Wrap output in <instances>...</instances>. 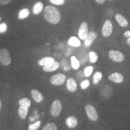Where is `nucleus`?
I'll use <instances>...</instances> for the list:
<instances>
[{"mask_svg":"<svg viewBox=\"0 0 130 130\" xmlns=\"http://www.w3.org/2000/svg\"><path fill=\"white\" fill-rule=\"evenodd\" d=\"M50 1L52 4L57 5V6H61L64 4L65 0H50Z\"/></svg>","mask_w":130,"mask_h":130,"instance_id":"29","label":"nucleus"},{"mask_svg":"<svg viewBox=\"0 0 130 130\" xmlns=\"http://www.w3.org/2000/svg\"><path fill=\"white\" fill-rule=\"evenodd\" d=\"M98 36L97 33L95 31H90L88 32L86 38L84 39V46L86 47H89L93 43Z\"/></svg>","mask_w":130,"mask_h":130,"instance_id":"9","label":"nucleus"},{"mask_svg":"<svg viewBox=\"0 0 130 130\" xmlns=\"http://www.w3.org/2000/svg\"><path fill=\"white\" fill-rule=\"evenodd\" d=\"M29 108L23 106H20L19 107L18 109V114L19 116L22 119H25L28 115Z\"/></svg>","mask_w":130,"mask_h":130,"instance_id":"17","label":"nucleus"},{"mask_svg":"<svg viewBox=\"0 0 130 130\" xmlns=\"http://www.w3.org/2000/svg\"><path fill=\"white\" fill-rule=\"evenodd\" d=\"M124 36L127 37L128 39H130V30L126 31L124 32Z\"/></svg>","mask_w":130,"mask_h":130,"instance_id":"32","label":"nucleus"},{"mask_svg":"<svg viewBox=\"0 0 130 130\" xmlns=\"http://www.w3.org/2000/svg\"><path fill=\"white\" fill-rule=\"evenodd\" d=\"M7 30V25L5 23H2L0 24V33L5 32Z\"/></svg>","mask_w":130,"mask_h":130,"instance_id":"30","label":"nucleus"},{"mask_svg":"<svg viewBox=\"0 0 130 130\" xmlns=\"http://www.w3.org/2000/svg\"><path fill=\"white\" fill-rule=\"evenodd\" d=\"M68 43H69V45L75 47H78L79 46L81 45V42L79 41L78 39H77L76 37H71V38L69 39V41H68Z\"/></svg>","mask_w":130,"mask_h":130,"instance_id":"19","label":"nucleus"},{"mask_svg":"<svg viewBox=\"0 0 130 130\" xmlns=\"http://www.w3.org/2000/svg\"><path fill=\"white\" fill-rule=\"evenodd\" d=\"M12 0H1V4L3 5H5L7 4L8 3H9L10 2H11Z\"/></svg>","mask_w":130,"mask_h":130,"instance_id":"31","label":"nucleus"},{"mask_svg":"<svg viewBox=\"0 0 130 130\" xmlns=\"http://www.w3.org/2000/svg\"><path fill=\"white\" fill-rule=\"evenodd\" d=\"M81 87L82 89H87V87L90 86V81H89L88 79H86V80H84L82 81L81 83Z\"/></svg>","mask_w":130,"mask_h":130,"instance_id":"28","label":"nucleus"},{"mask_svg":"<svg viewBox=\"0 0 130 130\" xmlns=\"http://www.w3.org/2000/svg\"><path fill=\"white\" fill-rule=\"evenodd\" d=\"M42 130H57V126L54 123H50L46 124Z\"/></svg>","mask_w":130,"mask_h":130,"instance_id":"25","label":"nucleus"},{"mask_svg":"<svg viewBox=\"0 0 130 130\" xmlns=\"http://www.w3.org/2000/svg\"><path fill=\"white\" fill-rule=\"evenodd\" d=\"M66 87L68 90L71 92H74L77 89V83L76 81L72 78H69L68 79Z\"/></svg>","mask_w":130,"mask_h":130,"instance_id":"11","label":"nucleus"},{"mask_svg":"<svg viewBox=\"0 0 130 130\" xmlns=\"http://www.w3.org/2000/svg\"><path fill=\"white\" fill-rule=\"evenodd\" d=\"M108 56L110 58L115 62H122L124 60L125 57L121 52L116 51V50H111L108 53Z\"/></svg>","mask_w":130,"mask_h":130,"instance_id":"5","label":"nucleus"},{"mask_svg":"<svg viewBox=\"0 0 130 130\" xmlns=\"http://www.w3.org/2000/svg\"><path fill=\"white\" fill-rule=\"evenodd\" d=\"M127 43H128V44H130V39H128Z\"/></svg>","mask_w":130,"mask_h":130,"instance_id":"34","label":"nucleus"},{"mask_svg":"<svg viewBox=\"0 0 130 130\" xmlns=\"http://www.w3.org/2000/svg\"><path fill=\"white\" fill-rule=\"evenodd\" d=\"M66 77L63 74H58L54 75L51 78L52 84L55 86H59L63 84L66 81Z\"/></svg>","mask_w":130,"mask_h":130,"instance_id":"7","label":"nucleus"},{"mask_svg":"<svg viewBox=\"0 0 130 130\" xmlns=\"http://www.w3.org/2000/svg\"><path fill=\"white\" fill-rule=\"evenodd\" d=\"M60 64L57 61H54L51 64L46 65V66H43V70L45 72H53V71H56L59 68Z\"/></svg>","mask_w":130,"mask_h":130,"instance_id":"15","label":"nucleus"},{"mask_svg":"<svg viewBox=\"0 0 130 130\" xmlns=\"http://www.w3.org/2000/svg\"><path fill=\"white\" fill-rule=\"evenodd\" d=\"M123 79L122 75L118 72L113 73L108 77V79L115 83H121L123 81Z\"/></svg>","mask_w":130,"mask_h":130,"instance_id":"10","label":"nucleus"},{"mask_svg":"<svg viewBox=\"0 0 130 130\" xmlns=\"http://www.w3.org/2000/svg\"><path fill=\"white\" fill-rule=\"evenodd\" d=\"M85 110L89 119L92 121H96L98 119V115L93 106L90 104H87L85 107Z\"/></svg>","mask_w":130,"mask_h":130,"instance_id":"3","label":"nucleus"},{"mask_svg":"<svg viewBox=\"0 0 130 130\" xmlns=\"http://www.w3.org/2000/svg\"><path fill=\"white\" fill-rule=\"evenodd\" d=\"M89 57H90V61L91 63H95L97 61L98 59V57L97 54L95 53L94 51H91L89 53Z\"/></svg>","mask_w":130,"mask_h":130,"instance_id":"24","label":"nucleus"},{"mask_svg":"<svg viewBox=\"0 0 130 130\" xmlns=\"http://www.w3.org/2000/svg\"><path fill=\"white\" fill-rule=\"evenodd\" d=\"M55 60L53 57H46L42 58L38 61V64L39 66H46V65L51 64L53 62H54Z\"/></svg>","mask_w":130,"mask_h":130,"instance_id":"16","label":"nucleus"},{"mask_svg":"<svg viewBox=\"0 0 130 130\" xmlns=\"http://www.w3.org/2000/svg\"><path fill=\"white\" fill-rule=\"evenodd\" d=\"M0 62L4 66H9L11 63L9 52L5 48L0 50Z\"/></svg>","mask_w":130,"mask_h":130,"instance_id":"2","label":"nucleus"},{"mask_svg":"<svg viewBox=\"0 0 130 130\" xmlns=\"http://www.w3.org/2000/svg\"><path fill=\"white\" fill-rule=\"evenodd\" d=\"M43 9V4L42 3L38 2L34 5L33 9H32V12L36 15H37V14H39L42 12Z\"/></svg>","mask_w":130,"mask_h":130,"instance_id":"18","label":"nucleus"},{"mask_svg":"<svg viewBox=\"0 0 130 130\" xmlns=\"http://www.w3.org/2000/svg\"><path fill=\"white\" fill-rule=\"evenodd\" d=\"M102 78V74L101 72H96L94 74L93 77V83L94 84H98L101 80Z\"/></svg>","mask_w":130,"mask_h":130,"instance_id":"22","label":"nucleus"},{"mask_svg":"<svg viewBox=\"0 0 130 130\" xmlns=\"http://www.w3.org/2000/svg\"><path fill=\"white\" fill-rule=\"evenodd\" d=\"M93 68L92 66H87V68H86L85 69H84V75H85V77H89L92 74V72H93Z\"/></svg>","mask_w":130,"mask_h":130,"instance_id":"27","label":"nucleus"},{"mask_svg":"<svg viewBox=\"0 0 130 130\" xmlns=\"http://www.w3.org/2000/svg\"><path fill=\"white\" fill-rule=\"evenodd\" d=\"M31 95L33 100L36 102L40 103L43 100V96L42 94L36 89H32L31 92Z\"/></svg>","mask_w":130,"mask_h":130,"instance_id":"13","label":"nucleus"},{"mask_svg":"<svg viewBox=\"0 0 130 130\" xmlns=\"http://www.w3.org/2000/svg\"><path fill=\"white\" fill-rule=\"evenodd\" d=\"M115 19L117 21V22L119 24L121 27H127L128 25V22L125 18L124 16L122 15L121 14H116L115 15Z\"/></svg>","mask_w":130,"mask_h":130,"instance_id":"14","label":"nucleus"},{"mask_svg":"<svg viewBox=\"0 0 130 130\" xmlns=\"http://www.w3.org/2000/svg\"><path fill=\"white\" fill-rule=\"evenodd\" d=\"M30 14V11L28 9H23L19 11L18 14V18L19 19H24L27 18Z\"/></svg>","mask_w":130,"mask_h":130,"instance_id":"20","label":"nucleus"},{"mask_svg":"<svg viewBox=\"0 0 130 130\" xmlns=\"http://www.w3.org/2000/svg\"><path fill=\"white\" fill-rule=\"evenodd\" d=\"M71 64H72V67L74 69H78L79 68L80 64H79V61L77 59V58L75 56H72L71 58Z\"/></svg>","mask_w":130,"mask_h":130,"instance_id":"23","label":"nucleus"},{"mask_svg":"<svg viewBox=\"0 0 130 130\" xmlns=\"http://www.w3.org/2000/svg\"><path fill=\"white\" fill-rule=\"evenodd\" d=\"M66 124L69 128L73 129L78 125V119L75 116H69L66 119Z\"/></svg>","mask_w":130,"mask_h":130,"instance_id":"12","label":"nucleus"},{"mask_svg":"<svg viewBox=\"0 0 130 130\" xmlns=\"http://www.w3.org/2000/svg\"><path fill=\"white\" fill-rule=\"evenodd\" d=\"M1 18H0V21H1Z\"/></svg>","mask_w":130,"mask_h":130,"instance_id":"36","label":"nucleus"},{"mask_svg":"<svg viewBox=\"0 0 130 130\" xmlns=\"http://www.w3.org/2000/svg\"><path fill=\"white\" fill-rule=\"evenodd\" d=\"M1 101H0V110H1Z\"/></svg>","mask_w":130,"mask_h":130,"instance_id":"35","label":"nucleus"},{"mask_svg":"<svg viewBox=\"0 0 130 130\" xmlns=\"http://www.w3.org/2000/svg\"><path fill=\"white\" fill-rule=\"evenodd\" d=\"M31 104V101L27 98H23L21 99L19 101V106H23L29 108V107H30Z\"/></svg>","mask_w":130,"mask_h":130,"instance_id":"21","label":"nucleus"},{"mask_svg":"<svg viewBox=\"0 0 130 130\" xmlns=\"http://www.w3.org/2000/svg\"><path fill=\"white\" fill-rule=\"evenodd\" d=\"M43 15L45 19L52 24H57L60 21V13L54 6H47L43 11Z\"/></svg>","mask_w":130,"mask_h":130,"instance_id":"1","label":"nucleus"},{"mask_svg":"<svg viewBox=\"0 0 130 130\" xmlns=\"http://www.w3.org/2000/svg\"><path fill=\"white\" fill-rule=\"evenodd\" d=\"M95 1L97 3H98V4H103V3L105 2V0H95Z\"/></svg>","mask_w":130,"mask_h":130,"instance_id":"33","label":"nucleus"},{"mask_svg":"<svg viewBox=\"0 0 130 130\" xmlns=\"http://www.w3.org/2000/svg\"><path fill=\"white\" fill-rule=\"evenodd\" d=\"M62 109L61 102L59 100H55L53 102L51 108V114L54 117H58Z\"/></svg>","mask_w":130,"mask_h":130,"instance_id":"4","label":"nucleus"},{"mask_svg":"<svg viewBox=\"0 0 130 130\" xmlns=\"http://www.w3.org/2000/svg\"><path fill=\"white\" fill-rule=\"evenodd\" d=\"M109 1H113V0H109Z\"/></svg>","mask_w":130,"mask_h":130,"instance_id":"37","label":"nucleus"},{"mask_svg":"<svg viewBox=\"0 0 130 130\" xmlns=\"http://www.w3.org/2000/svg\"><path fill=\"white\" fill-rule=\"evenodd\" d=\"M88 35V25L86 22L81 23L78 31V36L81 40H84Z\"/></svg>","mask_w":130,"mask_h":130,"instance_id":"8","label":"nucleus"},{"mask_svg":"<svg viewBox=\"0 0 130 130\" xmlns=\"http://www.w3.org/2000/svg\"><path fill=\"white\" fill-rule=\"evenodd\" d=\"M40 125H41V122L37 121L35 123L31 124L28 126V130H38L39 129Z\"/></svg>","mask_w":130,"mask_h":130,"instance_id":"26","label":"nucleus"},{"mask_svg":"<svg viewBox=\"0 0 130 130\" xmlns=\"http://www.w3.org/2000/svg\"><path fill=\"white\" fill-rule=\"evenodd\" d=\"M113 31V25L111 21L110 20H106L102 27V34L104 37H108L111 35Z\"/></svg>","mask_w":130,"mask_h":130,"instance_id":"6","label":"nucleus"}]
</instances>
